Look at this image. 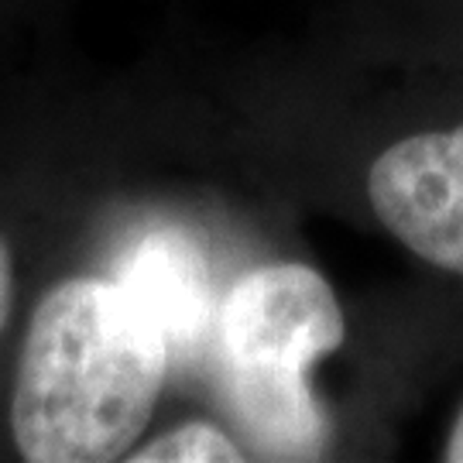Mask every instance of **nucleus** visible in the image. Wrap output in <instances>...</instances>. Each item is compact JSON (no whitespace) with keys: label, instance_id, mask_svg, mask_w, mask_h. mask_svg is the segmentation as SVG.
I'll use <instances>...</instances> for the list:
<instances>
[{"label":"nucleus","instance_id":"obj_2","mask_svg":"<svg viewBox=\"0 0 463 463\" xmlns=\"http://www.w3.org/2000/svg\"><path fill=\"white\" fill-rule=\"evenodd\" d=\"M344 309L316 268L281 261L248 271L216 313L231 405L271 460L323 457L330 426L309 367L344 344Z\"/></svg>","mask_w":463,"mask_h":463},{"label":"nucleus","instance_id":"obj_7","mask_svg":"<svg viewBox=\"0 0 463 463\" xmlns=\"http://www.w3.org/2000/svg\"><path fill=\"white\" fill-rule=\"evenodd\" d=\"M443 460L447 463H463V409L453 422V430L447 436V449H443Z\"/></svg>","mask_w":463,"mask_h":463},{"label":"nucleus","instance_id":"obj_3","mask_svg":"<svg viewBox=\"0 0 463 463\" xmlns=\"http://www.w3.org/2000/svg\"><path fill=\"white\" fill-rule=\"evenodd\" d=\"M381 227L426 265L463 275V124L384 148L367 172Z\"/></svg>","mask_w":463,"mask_h":463},{"label":"nucleus","instance_id":"obj_5","mask_svg":"<svg viewBox=\"0 0 463 463\" xmlns=\"http://www.w3.org/2000/svg\"><path fill=\"white\" fill-rule=\"evenodd\" d=\"M134 463H199V460H244L241 447L233 443L227 432L213 426V422H183L172 432L151 439L145 447L128 453Z\"/></svg>","mask_w":463,"mask_h":463},{"label":"nucleus","instance_id":"obj_1","mask_svg":"<svg viewBox=\"0 0 463 463\" xmlns=\"http://www.w3.org/2000/svg\"><path fill=\"white\" fill-rule=\"evenodd\" d=\"M165 330L117 279H66L38 298L11 432L32 463H107L148 430L168 367Z\"/></svg>","mask_w":463,"mask_h":463},{"label":"nucleus","instance_id":"obj_6","mask_svg":"<svg viewBox=\"0 0 463 463\" xmlns=\"http://www.w3.org/2000/svg\"><path fill=\"white\" fill-rule=\"evenodd\" d=\"M11 302H14V258H11L7 241L0 237V333H4V326H7Z\"/></svg>","mask_w":463,"mask_h":463},{"label":"nucleus","instance_id":"obj_4","mask_svg":"<svg viewBox=\"0 0 463 463\" xmlns=\"http://www.w3.org/2000/svg\"><path fill=\"white\" fill-rule=\"evenodd\" d=\"M117 281L158 319L172 347L196 344L203 336L213 313V296L206 261L185 233H145L124 258Z\"/></svg>","mask_w":463,"mask_h":463}]
</instances>
